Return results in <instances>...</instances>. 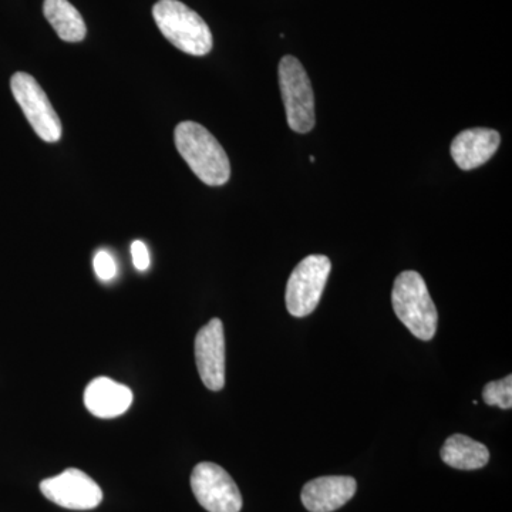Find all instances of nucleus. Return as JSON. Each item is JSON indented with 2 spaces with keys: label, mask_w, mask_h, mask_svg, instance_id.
I'll list each match as a JSON object with an SVG mask.
<instances>
[{
  "label": "nucleus",
  "mask_w": 512,
  "mask_h": 512,
  "mask_svg": "<svg viewBox=\"0 0 512 512\" xmlns=\"http://www.w3.org/2000/svg\"><path fill=\"white\" fill-rule=\"evenodd\" d=\"M133 403V392L109 377H97L84 392V404L99 419H114L127 412Z\"/></svg>",
  "instance_id": "f8f14e48"
},
{
  "label": "nucleus",
  "mask_w": 512,
  "mask_h": 512,
  "mask_svg": "<svg viewBox=\"0 0 512 512\" xmlns=\"http://www.w3.org/2000/svg\"><path fill=\"white\" fill-rule=\"evenodd\" d=\"M356 490L357 483L353 477H319L305 484L301 500L308 511L333 512L348 504Z\"/></svg>",
  "instance_id": "9d476101"
},
{
  "label": "nucleus",
  "mask_w": 512,
  "mask_h": 512,
  "mask_svg": "<svg viewBox=\"0 0 512 512\" xmlns=\"http://www.w3.org/2000/svg\"><path fill=\"white\" fill-rule=\"evenodd\" d=\"M40 491L47 500L67 510H93L103 501L99 484L77 468H67L59 476L46 478L40 483Z\"/></svg>",
  "instance_id": "6e6552de"
},
{
  "label": "nucleus",
  "mask_w": 512,
  "mask_h": 512,
  "mask_svg": "<svg viewBox=\"0 0 512 512\" xmlns=\"http://www.w3.org/2000/svg\"><path fill=\"white\" fill-rule=\"evenodd\" d=\"M43 13L47 22L64 42H82L87 35L86 23L69 0H45Z\"/></svg>",
  "instance_id": "4468645a"
},
{
  "label": "nucleus",
  "mask_w": 512,
  "mask_h": 512,
  "mask_svg": "<svg viewBox=\"0 0 512 512\" xmlns=\"http://www.w3.org/2000/svg\"><path fill=\"white\" fill-rule=\"evenodd\" d=\"M392 303L397 318L417 339L429 342L434 338L439 313L419 272L404 271L397 276Z\"/></svg>",
  "instance_id": "f03ea898"
},
{
  "label": "nucleus",
  "mask_w": 512,
  "mask_h": 512,
  "mask_svg": "<svg viewBox=\"0 0 512 512\" xmlns=\"http://www.w3.org/2000/svg\"><path fill=\"white\" fill-rule=\"evenodd\" d=\"M278 74L288 126L295 133H309L316 123L315 96L305 67L296 57L285 56L279 62Z\"/></svg>",
  "instance_id": "20e7f679"
},
{
  "label": "nucleus",
  "mask_w": 512,
  "mask_h": 512,
  "mask_svg": "<svg viewBox=\"0 0 512 512\" xmlns=\"http://www.w3.org/2000/svg\"><path fill=\"white\" fill-rule=\"evenodd\" d=\"M483 399L488 406H498L504 410L512 407V376L508 375L497 382L485 384Z\"/></svg>",
  "instance_id": "2eb2a0df"
},
{
  "label": "nucleus",
  "mask_w": 512,
  "mask_h": 512,
  "mask_svg": "<svg viewBox=\"0 0 512 512\" xmlns=\"http://www.w3.org/2000/svg\"><path fill=\"white\" fill-rule=\"evenodd\" d=\"M332 262L325 255H309L293 269L286 285V308L295 318H305L318 308Z\"/></svg>",
  "instance_id": "39448f33"
},
{
  "label": "nucleus",
  "mask_w": 512,
  "mask_h": 512,
  "mask_svg": "<svg viewBox=\"0 0 512 512\" xmlns=\"http://www.w3.org/2000/svg\"><path fill=\"white\" fill-rule=\"evenodd\" d=\"M93 268L100 281L110 282L117 276L116 259L106 249H101L94 255Z\"/></svg>",
  "instance_id": "dca6fc26"
},
{
  "label": "nucleus",
  "mask_w": 512,
  "mask_h": 512,
  "mask_svg": "<svg viewBox=\"0 0 512 512\" xmlns=\"http://www.w3.org/2000/svg\"><path fill=\"white\" fill-rule=\"evenodd\" d=\"M154 20L165 39L191 56H205L214 46L211 29L197 12L178 0H160L153 8Z\"/></svg>",
  "instance_id": "7ed1b4c3"
},
{
  "label": "nucleus",
  "mask_w": 512,
  "mask_h": 512,
  "mask_svg": "<svg viewBox=\"0 0 512 512\" xmlns=\"http://www.w3.org/2000/svg\"><path fill=\"white\" fill-rule=\"evenodd\" d=\"M191 488L198 503L208 512H239L242 495L237 483L224 468L200 463L191 474Z\"/></svg>",
  "instance_id": "0eeeda50"
},
{
  "label": "nucleus",
  "mask_w": 512,
  "mask_h": 512,
  "mask_svg": "<svg viewBox=\"0 0 512 512\" xmlns=\"http://www.w3.org/2000/svg\"><path fill=\"white\" fill-rule=\"evenodd\" d=\"M501 136L490 128H470L461 131L451 143L454 163L464 171L481 167L493 158L500 147Z\"/></svg>",
  "instance_id": "9b49d317"
},
{
  "label": "nucleus",
  "mask_w": 512,
  "mask_h": 512,
  "mask_svg": "<svg viewBox=\"0 0 512 512\" xmlns=\"http://www.w3.org/2000/svg\"><path fill=\"white\" fill-rule=\"evenodd\" d=\"M10 89L37 136L46 143H57L62 138V121L35 77L25 72L15 73L10 79Z\"/></svg>",
  "instance_id": "423d86ee"
},
{
  "label": "nucleus",
  "mask_w": 512,
  "mask_h": 512,
  "mask_svg": "<svg viewBox=\"0 0 512 512\" xmlns=\"http://www.w3.org/2000/svg\"><path fill=\"white\" fill-rule=\"evenodd\" d=\"M175 146L202 183L220 187L231 177V163L210 131L195 121H183L174 131Z\"/></svg>",
  "instance_id": "f257e3e1"
},
{
  "label": "nucleus",
  "mask_w": 512,
  "mask_h": 512,
  "mask_svg": "<svg viewBox=\"0 0 512 512\" xmlns=\"http://www.w3.org/2000/svg\"><path fill=\"white\" fill-rule=\"evenodd\" d=\"M195 362L202 383L212 392L225 386V336L220 319H211L195 338Z\"/></svg>",
  "instance_id": "1a4fd4ad"
},
{
  "label": "nucleus",
  "mask_w": 512,
  "mask_h": 512,
  "mask_svg": "<svg viewBox=\"0 0 512 512\" xmlns=\"http://www.w3.org/2000/svg\"><path fill=\"white\" fill-rule=\"evenodd\" d=\"M131 256H133V264L138 271L144 272L150 268V254H148L147 245L143 241H134L131 244Z\"/></svg>",
  "instance_id": "f3484780"
},
{
  "label": "nucleus",
  "mask_w": 512,
  "mask_h": 512,
  "mask_svg": "<svg viewBox=\"0 0 512 512\" xmlns=\"http://www.w3.org/2000/svg\"><path fill=\"white\" fill-rule=\"evenodd\" d=\"M440 456L447 466L456 470H480L490 461L488 448L464 434L448 437L441 448Z\"/></svg>",
  "instance_id": "ddd939ff"
}]
</instances>
